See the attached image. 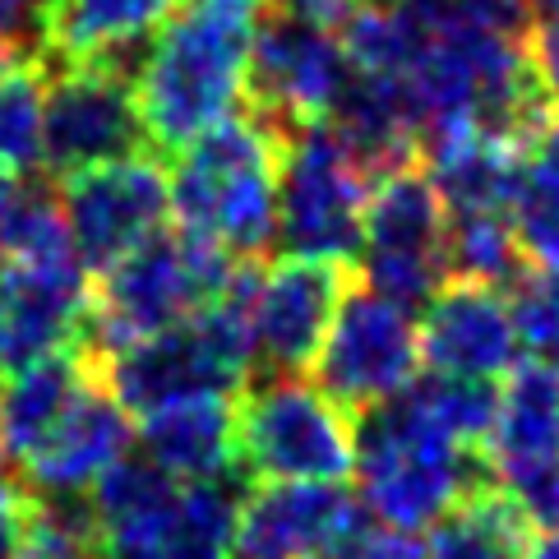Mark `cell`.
Returning <instances> with one entry per match:
<instances>
[{
	"label": "cell",
	"mask_w": 559,
	"mask_h": 559,
	"mask_svg": "<svg viewBox=\"0 0 559 559\" xmlns=\"http://www.w3.org/2000/svg\"><path fill=\"white\" fill-rule=\"evenodd\" d=\"M47 10V0H0V56L10 66H43Z\"/></svg>",
	"instance_id": "cell-28"
},
{
	"label": "cell",
	"mask_w": 559,
	"mask_h": 559,
	"mask_svg": "<svg viewBox=\"0 0 559 559\" xmlns=\"http://www.w3.org/2000/svg\"><path fill=\"white\" fill-rule=\"evenodd\" d=\"M374 181L329 126H310L277 157V227L273 250L301 259L361 254V217Z\"/></svg>",
	"instance_id": "cell-6"
},
{
	"label": "cell",
	"mask_w": 559,
	"mask_h": 559,
	"mask_svg": "<svg viewBox=\"0 0 559 559\" xmlns=\"http://www.w3.org/2000/svg\"><path fill=\"white\" fill-rule=\"evenodd\" d=\"M19 495H24V486L14 481V472H10V457L0 453V518H10V513H14Z\"/></svg>",
	"instance_id": "cell-31"
},
{
	"label": "cell",
	"mask_w": 559,
	"mask_h": 559,
	"mask_svg": "<svg viewBox=\"0 0 559 559\" xmlns=\"http://www.w3.org/2000/svg\"><path fill=\"white\" fill-rule=\"evenodd\" d=\"M366 518L347 486L269 481L246 495L227 559H333Z\"/></svg>",
	"instance_id": "cell-13"
},
{
	"label": "cell",
	"mask_w": 559,
	"mask_h": 559,
	"mask_svg": "<svg viewBox=\"0 0 559 559\" xmlns=\"http://www.w3.org/2000/svg\"><path fill=\"white\" fill-rule=\"evenodd\" d=\"M10 546H14V513L0 518V559H10Z\"/></svg>",
	"instance_id": "cell-35"
},
{
	"label": "cell",
	"mask_w": 559,
	"mask_h": 559,
	"mask_svg": "<svg viewBox=\"0 0 559 559\" xmlns=\"http://www.w3.org/2000/svg\"><path fill=\"white\" fill-rule=\"evenodd\" d=\"M490 467L499 486L532 467L559 463V370L546 361H518L499 389V416L490 430Z\"/></svg>",
	"instance_id": "cell-18"
},
{
	"label": "cell",
	"mask_w": 559,
	"mask_h": 559,
	"mask_svg": "<svg viewBox=\"0 0 559 559\" xmlns=\"http://www.w3.org/2000/svg\"><path fill=\"white\" fill-rule=\"evenodd\" d=\"M333 559H426V546L416 542V532H397V527L366 518Z\"/></svg>",
	"instance_id": "cell-30"
},
{
	"label": "cell",
	"mask_w": 559,
	"mask_h": 559,
	"mask_svg": "<svg viewBox=\"0 0 559 559\" xmlns=\"http://www.w3.org/2000/svg\"><path fill=\"white\" fill-rule=\"evenodd\" d=\"M509 223L527 264L559 273V121L518 163Z\"/></svg>",
	"instance_id": "cell-23"
},
{
	"label": "cell",
	"mask_w": 559,
	"mask_h": 559,
	"mask_svg": "<svg viewBox=\"0 0 559 559\" xmlns=\"http://www.w3.org/2000/svg\"><path fill=\"white\" fill-rule=\"evenodd\" d=\"M347 74L352 66L333 33L277 14L273 5L254 10L241 103L246 116H254L277 144H287L310 126H324Z\"/></svg>",
	"instance_id": "cell-8"
},
{
	"label": "cell",
	"mask_w": 559,
	"mask_h": 559,
	"mask_svg": "<svg viewBox=\"0 0 559 559\" xmlns=\"http://www.w3.org/2000/svg\"><path fill=\"white\" fill-rule=\"evenodd\" d=\"M407 397L421 416L449 435L463 449H486L495 416H499V384L495 379H457V374H416L407 384Z\"/></svg>",
	"instance_id": "cell-26"
},
{
	"label": "cell",
	"mask_w": 559,
	"mask_h": 559,
	"mask_svg": "<svg viewBox=\"0 0 559 559\" xmlns=\"http://www.w3.org/2000/svg\"><path fill=\"white\" fill-rule=\"evenodd\" d=\"M352 283H356V264H343V259H301V254L264 259L250 306L259 379L310 374Z\"/></svg>",
	"instance_id": "cell-11"
},
{
	"label": "cell",
	"mask_w": 559,
	"mask_h": 559,
	"mask_svg": "<svg viewBox=\"0 0 559 559\" xmlns=\"http://www.w3.org/2000/svg\"><path fill=\"white\" fill-rule=\"evenodd\" d=\"M5 66H10V61H5V56H0V70H5Z\"/></svg>",
	"instance_id": "cell-37"
},
{
	"label": "cell",
	"mask_w": 559,
	"mask_h": 559,
	"mask_svg": "<svg viewBox=\"0 0 559 559\" xmlns=\"http://www.w3.org/2000/svg\"><path fill=\"white\" fill-rule=\"evenodd\" d=\"M254 14L223 5H176L148 37L134 103L144 116L148 148L181 153L194 134L227 121L241 103Z\"/></svg>",
	"instance_id": "cell-1"
},
{
	"label": "cell",
	"mask_w": 559,
	"mask_h": 559,
	"mask_svg": "<svg viewBox=\"0 0 559 559\" xmlns=\"http://www.w3.org/2000/svg\"><path fill=\"white\" fill-rule=\"evenodd\" d=\"M19 181H24V176H19V171H10V167H0V227H5V217H10V209H14V194H19Z\"/></svg>",
	"instance_id": "cell-32"
},
{
	"label": "cell",
	"mask_w": 559,
	"mask_h": 559,
	"mask_svg": "<svg viewBox=\"0 0 559 559\" xmlns=\"http://www.w3.org/2000/svg\"><path fill=\"white\" fill-rule=\"evenodd\" d=\"M43 66L0 70V167L33 176L43 167Z\"/></svg>",
	"instance_id": "cell-27"
},
{
	"label": "cell",
	"mask_w": 559,
	"mask_h": 559,
	"mask_svg": "<svg viewBox=\"0 0 559 559\" xmlns=\"http://www.w3.org/2000/svg\"><path fill=\"white\" fill-rule=\"evenodd\" d=\"M236 463L254 486H343L352 476V412L296 379H250L236 393Z\"/></svg>",
	"instance_id": "cell-5"
},
{
	"label": "cell",
	"mask_w": 559,
	"mask_h": 559,
	"mask_svg": "<svg viewBox=\"0 0 559 559\" xmlns=\"http://www.w3.org/2000/svg\"><path fill=\"white\" fill-rule=\"evenodd\" d=\"M504 490H513V499L527 509L536 532L559 536V463H546V467H532L523 476H513V481H504Z\"/></svg>",
	"instance_id": "cell-29"
},
{
	"label": "cell",
	"mask_w": 559,
	"mask_h": 559,
	"mask_svg": "<svg viewBox=\"0 0 559 559\" xmlns=\"http://www.w3.org/2000/svg\"><path fill=\"white\" fill-rule=\"evenodd\" d=\"M10 559H103V527L84 495H19Z\"/></svg>",
	"instance_id": "cell-24"
},
{
	"label": "cell",
	"mask_w": 559,
	"mask_h": 559,
	"mask_svg": "<svg viewBox=\"0 0 559 559\" xmlns=\"http://www.w3.org/2000/svg\"><path fill=\"white\" fill-rule=\"evenodd\" d=\"M56 199H61L70 246L88 277L121 264L134 246L167 227L171 213L167 167L157 157H126V163L66 176L56 186Z\"/></svg>",
	"instance_id": "cell-12"
},
{
	"label": "cell",
	"mask_w": 559,
	"mask_h": 559,
	"mask_svg": "<svg viewBox=\"0 0 559 559\" xmlns=\"http://www.w3.org/2000/svg\"><path fill=\"white\" fill-rule=\"evenodd\" d=\"M181 0H51L43 61H88L130 37H148Z\"/></svg>",
	"instance_id": "cell-22"
},
{
	"label": "cell",
	"mask_w": 559,
	"mask_h": 559,
	"mask_svg": "<svg viewBox=\"0 0 559 559\" xmlns=\"http://www.w3.org/2000/svg\"><path fill=\"white\" fill-rule=\"evenodd\" d=\"M139 439H144V457L171 481H204L236 463V397H190L148 412Z\"/></svg>",
	"instance_id": "cell-20"
},
{
	"label": "cell",
	"mask_w": 559,
	"mask_h": 559,
	"mask_svg": "<svg viewBox=\"0 0 559 559\" xmlns=\"http://www.w3.org/2000/svg\"><path fill=\"white\" fill-rule=\"evenodd\" d=\"M277 157L283 144L254 121H227L171 153L167 199L176 227L223 246L231 259H269L277 227Z\"/></svg>",
	"instance_id": "cell-3"
},
{
	"label": "cell",
	"mask_w": 559,
	"mask_h": 559,
	"mask_svg": "<svg viewBox=\"0 0 559 559\" xmlns=\"http://www.w3.org/2000/svg\"><path fill=\"white\" fill-rule=\"evenodd\" d=\"M542 542V532L527 509L504 486H481L453 499L430 523L426 559H527Z\"/></svg>",
	"instance_id": "cell-21"
},
{
	"label": "cell",
	"mask_w": 559,
	"mask_h": 559,
	"mask_svg": "<svg viewBox=\"0 0 559 559\" xmlns=\"http://www.w3.org/2000/svg\"><path fill=\"white\" fill-rule=\"evenodd\" d=\"M241 264L246 259H231L223 246L181 227L153 231L121 264L93 277L79 352L93 361H107L111 352L139 343V337L181 324L194 310H204L213 296H223Z\"/></svg>",
	"instance_id": "cell-4"
},
{
	"label": "cell",
	"mask_w": 559,
	"mask_h": 559,
	"mask_svg": "<svg viewBox=\"0 0 559 559\" xmlns=\"http://www.w3.org/2000/svg\"><path fill=\"white\" fill-rule=\"evenodd\" d=\"M88 292H93V277L79 259L51 264V269H5L0 370L14 374L51 352L79 347V329H84V314H88Z\"/></svg>",
	"instance_id": "cell-16"
},
{
	"label": "cell",
	"mask_w": 559,
	"mask_h": 559,
	"mask_svg": "<svg viewBox=\"0 0 559 559\" xmlns=\"http://www.w3.org/2000/svg\"><path fill=\"white\" fill-rule=\"evenodd\" d=\"M250 490L254 481L241 463H227L204 481H186L153 527L103 542V559H227L236 513Z\"/></svg>",
	"instance_id": "cell-17"
},
{
	"label": "cell",
	"mask_w": 559,
	"mask_h": 559,
	"mask_svg": "<svg viewBox=\"0 0 559 559\" xmlns=\"http://www.w3.org/2000/svg\"><path fill=\"white\" fill-rule=\"evenodd\" d=\"M88 374H93V356L66 347L14 370L0 384V453L10 457V467H24L47 444V435L61 426V416L70 412L79 389L88 384Z\"/></svg>",
	"instance_id": "cell-19"
},
{
	"label": "cell",
	"mask_w": 559,
	"mask_h": 559,
	"mask_svg": "<svg viewBox=\"0 0 559 559\" xmlns=\"http://www.w3.org/2000/svg\"><path fill=\"white\" fill-rule=\"evenodd\" d=\"M546 366H555V370H559V347H555V352L546 356Z\"/></svg>",
	"instance_id": "cell-36"
},
{
	"label": "cell",
	"mask_w": 559,
	"mask_h": 559,
	"mask_svg": "<svg viewBox=\"0 0 559 559\" xmlns=\"http://www.w3.org/2000/svg\"><path fill=\"white\" fill-rule=\"evenodd\" d=\"M43 167L51 181L148 157V130L134 84L93 61H43Z\"/></svg>",
	"instance_id": "cell-9"
},
{
	"label": "cell",
	"mask_w": 559,
	"mask_h": 559,
	"mask_svg": "<svg viewBox=\"0 0 559 559\" xmlns=\"http://www.w3.org/2000/svg\"><path fill=\"white\" fill-rule=\"evenodd\" d=\"M190 5H223V10H246V14H254L264 0H190Z\"/></svg>",
	"instance_id": "cell-33"
},
{
	"label": "cell",
	"mask_w": 559,
	"mask_h": 559,
	"mask_svg": "<svg viewBox=\"0 0 559 559\" xmlns=\"http://www.w3.org/2000/svg\"><path fill=\"white\" fill-rule=\"evenodd\" d=\"M352 472L366 513L397 532H421L453 499L499 481L490 453L439 435L407 389L352 416Z\"/></svg>",
	"instance_id": "cell-2"
},
{
	"label": "cell",
	"mask_w": 559,
	"mask_h": 559,
	"mask_svg": "<svg viewBox=\"0 0 559 559\" xmlns=\"http://www.w3.org/2000/svg\"><path fill=\"white\" fill-rule=\"evenodd\" d=\"M527 559H559V536H542V542H536V550H532Z\"/></svg>",
	"instance_id": "cell-34"
},
{
	"label": "cell",
	"mask_w": 559,
	"mask_h": 559,
	"mask_svg": "<svg viewBox=\"0 0 559 559\" xmlns=\"http://www.w3.org/2000/svg\"><path fill=\"white\" fill-rule=\"evenodd\" d=\"M416 337H421V361L435 374L499 379L518 366V333L504 292L472 277H449L430 296Z\"/></svg>",
	"instance_id": "cell-14"
},
{
	"label": "cell",
	"mask_w": 559,
	"mask_h": 559,
	"mask_svg": "<svg viewBox=\"0 0 559 559\" xmlns=\"http://www.w3.org/2000/svg\"><path fill=\"white\" fill-rule=\"evenodd\" d=\"M176 490H181V481H171L144 453H126L121 463H111L88 486V504H93L97 527H103V542L153 527L176 504Z\"/></svg>",
	"instance_id": "cell-25"
},
{
	"label": "cell",
	"mask_w": 559,
	"mask_h": 559,
	"mask_svg": "<svg viewBox=\"0 0 559 559\" xmlns=\"http://www.w3.org/2000/svg\"><path fill=\"white\" fill-rule=\"evenodd\" d=\"M361 283L397 310H426L449 283V209L426 163L379 176L361 217Z\"/></svg>",
	"instance_id": "cell-7"
},
{
	"label": "cell",
	"mask_w": 559,
	"mask_h": 559,
	"mask_svg": "<svg viewBox=\"0 0 559 559\" xmlns=\"http://www.w3.org/2000/svg\"><path fill=\"white\" fill-rule=\"evenodd\" d=\"M130 439H134L130 412L107 393L97 361H93L88 384L79 389L70 412L61 416V426L19 467L24 472L19 486L28 495H84L111 463H121L130 453Z\"/></svg>",
	"instance_id": "cell-15"
},
{
	"label": "cell",
	"mask_w": 559,
	"mask_h": 559,
	"mask_svg": "<svg viewBox=\"0 0 559 559\" xmlns=\"http://www.w3.org/2000/svg\"><path fill=\"white\" fill-rule=\"evenodd\" d=\"M421 370V337L416 319L370 292L356 273L343 306H337L324 347L314 356V389L329 393L343 412H366L384 397L403 393Z\"/></svg>",
	"instance_id": "cell-10"
}]
</instances>
